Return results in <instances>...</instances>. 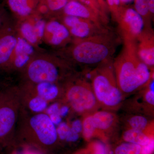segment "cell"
Returning a JSON list of instances; mask_svg holds the SVG:
<instances>
[{
    "instance_id": "cell-36",
    "label": "cell",
    "mask_w": 154,
    "mask_h": 154,
    "mask_svg": "<svg viewBox=\"0 0 154 154\" xmlns=\"http://www.w3.org/2000/svg\"><path fill=\"white\" fill-rule=\"evenodd\" d=\"M69 110V107L68 105H65L60 106L59 110V114L61 117L66 116Z\"/></svg>"
},
{
    "instance_id": "cell-10",
    "label": "cell",
    "mask_w": 154,
    "mask_h": 154,
    "mask_svg": "<svg viewBox=\"0 0 154 154\" xmlns=\"http://www.w3.org/2000/svg\"><path fill=\"white\" fill-rule=\"evenodd\" d=\"M55 17L66 27L73 38H88L100 33L107 28L105 25H99L88 19L79 17L62 14Z\"/></svg>"
},
{
    "instance_id": "cell-35",
    "label": "cell",
    "mask_w": 154,
    "mask_h": 154,
    "mask_svg": "<svg viewBox=\"0 0 154 154\" xmlns=\"http://www.w3.org/2000/svg\"><path fill=\"white\" fill-rule=\"evenodd\" d=\"M51 121L55 125H58L62 122V117L59 114H53L49 116Z\"/></svg>"
},
{
    "instance_id": "cell-26",
    "label": "cell",
    "mask_w": 154,
    "mask_h": 154,
    "mask_svg": "<svg viewBox=\"0 0 154 154\" xmlns=\"http://www.w3.org/2000/svg\"><path fill=\"white\" fill-rule=\"evenodd\" d=\"M57 128V131L59 140H65L68 134L70 127L65 122H61L59 124Z\"/></svg>"
},
{
    "instance_id": "cell-4",
    "label": "cell",
    "mask_w": 154,
    "mask_h": 154,
    "mask_svg": "<svg viewBox=\"0 0 154 154\" xmlns=\"http://www.w3.org/2000/svg\"><path fill=\"white\" fill-rule=\"evenodd\" d=\"M123 42V48L113 61V66L119 88L122 94H128L145 85L151 73L138 56L135 41Z\"/></svg>"
},
{
    "instance_id": "cell-1",
    "label": "cell",
    "mask_w": 154,
    "mask_h": 154,
    "mask_svg": "<svg viewBox=\"0 0 154 154\" xmlns=\"http://www.w3.org/2000/svg\"><path fill=\"white\" fill-rule=\"evenodd\" d=\"M121 38L107 28L88 38H73L69 44L55 52L73 66H99L112 60Z\"/></svg>"
},
{
    "instance_id": "cell-39",
    "label": "cell",
    "mask_w": 154,
    "mask_h": 154,
    "mask_svg": "<svg viewBox=\"0 0 154 154\" xmlns=\"http://www.w3.org/2000/svg\"><path fill=\"white\" fill-rule=\"evenodd\" d=\"M90 1H91V2H93V4H94V5L96 6V7H97V8H99L100 9V7H99V4H98V2H97V0H90ZM103 19H104V18H103Z\"/></svg>"
},
{
    "instance_id": "cell-33",
    "label": "cell",
    "mask_w": 154,
    "mask_h": 154,
    "mask_svg": "<svg viewBox=\"0 0 154 154\" xmlns=\"http://www.w3.org/2000/svg\"><path fill=\"white\" fill-rule=\"evenodd\" d=\"M71 129L74 132L79 134L82 131V122L80 120H76L72 123Z\"/></svg>"
},
{
    "instance_id": "cell-18",
    "label": "cell",
    "mask_w": 154,
    "mask_h": 154,
    "mask_svg": "<svg viewBox=\"0 0 154 154\" xmlns=\"http://www.w3.org/2000/svg\"><path fill=\"white\" fill-rule=\"evenodd\" d=\"M92 116L94 125L101 132L111 130L116 122L115 114L107 110L96 111Z\"/></svg>"
},
{
    "instance_id": "cell-27",
    "label": "cell",
    "mask_w": 154,
    "mask_h": 154,
    "mask_svg": "<svg viewBox=\"0 0 154 154\" xmlns=\"http://www.w3.org/2000/svg\"><path fill=\"white\" fill-rule=\"evenodd\" d=\"M145 99L146 102L149 104L154 106V81H152L149 86V88L146 91L145 94Z\"/></svg>"
},
{
    "instance_id": "cell-17",
    "label": "cell",
    "mask_w": 154,
    "mask_h": 154,
    "mask_svg": "<svg viewBox=\"0 0 154 154\" xmlns=\"http://www.w3.org/2000/svg\"><path fill=\"white\" fill-rule=\"evenodd\" d=\"M28 84L31 86L33 91L38 96L48 103L57 101L62 96V85L61 84L47 82L35 84Z\"/></svg>"
},
{
    "instance_id": "cell-5",
    "label": "cell",
    "mask_w": 154,
    "mask_h": 154,
    "mask_svg": "<svg viewBox=\"0 0 154 154\" xmlns=\"http://www.w3.org/2000/svg\"><path fill=\"white\" fill-rule=\"evenodd\" d=\"M19 85H8L0 89V152L15 147V135L21 108Z\"/></svg>"
},
{
    "instance_id": "cell-8",
    "label": "cell",
    "mask_w": 154,
    "mask_h": 154,
    "mask_svg": "<svg viewBox=\"0 0 154 154\" xmlns=\"http://www.w3.org/2000/svg\"><path fill=\"white\" fill-rule=\"evenodd\" d=\"M19 36L18 22L12 16L0 28V72H8Z\"/></svg>"
},
{
    "instance_id": "cell-12",
    "label": "cell",
    "mask_w": 154,
    "mask_h": 154,
    "mask_svg": "<svg viewBox=\"0 0 154 154\" xmlns=\"http://www.w3.org/2000/svg\"><path fill=\"white\" fill-rule=\"evenodd\" d=\"M20 36L35 48L42 41L46 21L45 17L38 13L27 19L17 21Z\"/></svg>"
},
{
    "instance_id": "cell-23",
    "label": "cell",
    "mask_w": 154,
    "mask_h": 154,
    "mask_svg": "<svg viewBox=\"0 0 154 154\" xmlns=\"http://www.w3.org/2000/svg\"><path fill=\"white\" fill-rule=\"evenodd\" d=\"M129 128L147 131L149 128V122L147 119L141 116H135L128 120Z\"/></svg>"
},
{
    "instance_id": "cell-2",
    "label": "cell",
    "mask_w": 154,
    "mask_h": 154,
    "mask_svg": "<svg viewBox=\"0 0 154 154\" xmlns=\"http://www.w3.org/2000/svg\"><path fill=\"white\" fill-rule=\"evenodd\" d=\"M56 125L44 112L32 113L21 105L15 135V146L34 149L42 154H52L58 143Z\"/></svg>"
},
{
    "instance_id": "cell-37",
    "label": "cell",
    "mask_w": 154,
    "mask_h": 154,
    "mask_svg": "<svg viewBox=\"0 0 154 154\" xmlns=\"http://www.w3.org/2000/svg\"><path fill=\"white\" fill-rule=\"evenodd\" d=\"M150 13L152 18L154 15V0H146Z\"/></svg>"
},
{
    "instance_id": "cell-25",
    "label": "cell",
    "mask_w": 154,
    "mask_h": 154,
    "mask_svg": "<svg viewBox=\"0 0 154 154\" xmlns=\"http://www.w3.org/2000/svg\"><path fill=\"white\" fill-rule=\"evenodd\" d=\"M106 2L112 19L116 22L125 5L121 4L120 0H106Z\"/></svg>"
},
{
    "instance_id": "cell-38",
    "label": "cell",
    "mask_w": 154,
    "mask_h": 154,
    "mask_svg": "<svg viewBox=\"0 0 154 154\" xmlns=\"http://www.w3.org/2000/svg\"><path fill=\"white\" fill-rule=\"evenodd\" d=\"M120 1L122 5H125V4L131 2L134 0H120Z\"/></svg>"
},
{
    "instance_id": "cell-11",
    "label": "cell",
    "mask_w": 154,
    "mask_h": 154,
    "mask_svg": "<svg viewBox=\"0 0 154 154\" xmlns=\"http://www.w3.org/2000/svg\"><path fill=\"white\" fill-rule=\"evenodd\" d=\"M73 38L66 27L57 17L46 21L42 41L57 50L66 47Z\"/></svg>"
},
{
    "instance_id": "cell-7",
    "label": "cell",
    "mask_w": 154,
    "mask_h": 154,
    "mask_svg": "<svg viewBox=\"0 0 154 154\" xmlns=\"http://www.w3.org/2000/svg\"><path fill=\"white\" fill-rule=\"evenodd\" d=\"M62 88V98L75 113L90 115L100 107L91 84L76 74L63 84Z\"/></svg>"
},
{
    "instance_id": "cell-20",
    "label": "cell",
    "mask_w": 154,
    "mask_h": 154,
    "mask_svg": "<svg viewBox=\"0 0 154 154\" xmlns=\"http://www.w3.org/2000/svg\"><path fill=\"white\" fill-rule=\"evenodd\" d=\"M134 8L142 17L144 23V28H152L151 21L152 19L150 13L146 0H134Z\"/></svg>"
},
{
    "instance_id": "cell-30",
    "label": "cell",
    "mask_w": 154,
    "mask_h": 154,
    "mask_svg": "<svg viewBox=\"0 0 154 154\" xmlns=\"http://www.w3.org/2000/svg\"><path fill=\"white\" fill-rule=\"evenodd\" d=\"M60 106L59 103L55 102L50 106L48 105L44 113H46L48 116L53 114H59Z\"/></svg>"
},
{
    "instance_id": "cell-28",
    "label": "cell",
    "mask_w": 154,
    "mask_h": 154,
    "mask_svg": "<svg viewBox=\"0 0 154 154\" xmlns=\"http://www.w3.org/2000/svg\"><path fill=\"white\" fill-rule=\"evenodd\" d=\"M97 2L102 12L105 24H107L108 21L107 14L109 11L107 7L106 0H97Z\"/></svg>"
},
{
    "instance_id": "cell-6",
    "label": "cell",
    "mask_w": 154,
    "mask_h": 154,
    "mask_svg": "<svg viewBox=\"0 0 154 154\" xmlns=\"http://www.w3.org/2000/svg\"><path fill=\"white\" fill-rule=\"evenodd\" d=\"M91 75V86L100 107L107 110L118 109L123 94L117 85L112 60L98 66Z\"/></svg>"
},
{
    "instance_id": "cell-40",
    "label": "cell",
    "mask_w": 154,
    "mask_h": 154,
    "mask_svg": "<svg viewBox=\"0 0 154 154\" xmlns=\"http://www.w3.org/2000/svg\"><path fill=\"white\" fill-rule=\"evenodd\" d=\"M2 82H1V80H0V88H2L3 86H2Z\"/></svg>"
},
{
    "instance_id": "cell-13",
    "label": "cell",
    "mask_w": 154,
    "mask_h": 154,
    "mask_svg": "<svg viewBox=\"0 0 154 154\" xmlns=\"http://www.w3.org/2000/svg\"><path fill=\"white\" fill-rule=\"evenodd\" d=\"M138 56L149 68L154 66V33L152 28H144L135 41Z\"/></svg>"
},
{
    "instance_id": "cell-41",
    "label": "cell",
    "mask_w": 154,
    "mask_h": 154,
    "mask_svg": "<svg viewBox=\"0 0 154 154\" xmlns=\"http://www.w3.org/2000/svg\"><path fill=\"white\" fill-rule=\"evenodd\" d=\"M2 5V4H0V6H1V5Z\"/></svg>"
},
{
    "instance_id": "cell-21",
    "label": "cell",
    "mask_w": 154,
    "mask_h": 154,
    "mask_svg": "<svg viewBox=\"0 0 154 154\" xmlns=\"http://www.w3.org/2000/svg\"><path fill=\"white\" fill-rule=\"evenodd\" d=\"M69 0H41L48 13V18L55 17L61 13Z\"/></svg>"
},
{
    "instance_id": "cell-34",
    "label": "cell",
    "mask_w": 154,
    "mask_h": 154,
    "mask_svg": "<svg viewBox=\"0 0 154 154\" xmlns=\"http://www.w3.org/2000/svg\"><path fill=\"white\" fill-rule=\"evenodd\" d=\"M79 138V134L74 132L71 129H70L65 141L68 142H74L76 141Z\"/></svg>"
},
{
    "instance_id": "cell-9",
    "label": "cell",
    "mask_w": 154,
    "mask_h": 154,
    "mask_svg": "<svg viewBox=\"0 0 154 154\" xmlns=\"http://www.w3.org/2000/svg\"><path fill=\"white\" fill-rule=\"evenodd\" d=\"M116 23L122 41H135L143 31L144 23L134 8L125 5Z\"/></svg>"
},
{
    "instance_id": "cell-19",
    "label": "cell",
    "mask_w": 154,
    "mask_h": 154,
    "mask_svg": "<svg viewBox=\"0 0 154 154\" xmlns=\"http://www.w3.org/2000/svg\"><path fill=\"white\" fill-rule=\"evenodd\" d=\"M123 138L127 142L143 146L149 143L152 138L145 131L129 128L123 134Z\"/></svg>"
},
{
    "instance_id": "cell-3",
    "label": "cell",
    "mask_w": 154,
    "mask_h": 154,
    "mask_svg": "<svg viewBox=\"0 0 154 154\" xmlns=\"http://www.w3.org/2000/svg\"><path fill=\"white\" fill-rule=\"evenodd\" d=\"M73 66L55 53L37 52L19 72L21 82L62 85L75 75Z\"/></svg>"
},
{
    "instance_id": "cell-31",
    "label": "cell",
    "mask_w": 154,
    "mask_h": 154,
    "mask_svg": "<svg viewBox=\"0 0 154 154\" xmlns=\"http://www.w3.org/2000/svg\"><path fill=\"white\" fill-rule=\"evenodd\" d=\"M154 139L152 138L149 142L147 144L143 146L141 149L140 154H152L154 151Z\"/></svg>"
},
{
    "instance_id": "cell-14",
    "label": "cell",
    "mask_w": 154,
    "mask_h": 154,
    "mask_svg": "<svg viewBox=\"0 0 154 154\" xmlns=\"http://www.w3.org/2000/svg\"><path fill=\"white\" fill-rule=\"evenodd\" d=\"M34 49L36 48L19 35L18 44L8 72H21L27 65L32 57L38 52H35Z\"/></svg>"
},
{
    "instance_id": "cell-22",
    "label": "cell",
    "mask_w": 154,
    "mask_h": 154,
    "mask_svg": "<svg viewBox=\"0 0 154 154\" xmlns=\"http://www.w3.org/2000/svg\"><path fill=\"white\" fill-rule=\"evenodd\" d=\"M82 122L83 135L87 140H90L96 134L101 132L96 128L94 125L92 114L86 115Z\"/></svg>"
},
{
    "instance_id": "cell-15",
    "label": "cell",
    "mask_w": 154,
    "mask_h": 154,
    "mask_svg": "<svg viewBox=\"0 0 154 154\" xmlns=\"http://www.w3.org/2000/svg\"><path fill=\"white\" fill-rule=\"evenodd\" d=\"M17 21L27 19L38 13L41 0H3Z\"/></svg>"
},
{
    "instance_id": "cell-16",
    "label": "cell",
    "mask_w": 154,
    "mask_h": 154,
    "mask_svg": "<svg viewBox=\"0 0 154 154\" xmlns=\"http://www.w3.org/2000/svg\"><path fill=\"white\" fill-rule=\"evenodd\" d=\"M60 14L88 19L99 25H105L94 11L77 0H69Z\"/></svg>"
},
{
    "instance_id": "cell-32",
    "label": "cell",
    "mask_w": 154,
    "mask_h": 154,
    "mask_svg": "<svg viewBox=\"0 0 154 154\" xmlns=\"http://www.w3.org/2000/svg\"><path fill=\"white\" fill-rule=\"evenodd\" d=\"M94 154H107L105 145L100 142H97L94 145Z\"/></svg>"
},
{
    "instance_id": "cell-24",
    "label": "cell",
    "mask_w": 154,
    "mask_h": 154,
    "mask_svg": "<svg viewBox=\"0 0 154 154\" xmlns=\"http://www.w3.org/2000/svg\"><path fill=\"white\" fill-rule=\"evenodd\" d=\"M141 146L126 143L119 146L115 151V154H140Z\"/></svg>"
},
{
    "instance_id": "cell-29",
    "label": "cell",
    "mask_w": 154,
    "mask_h": 154,
    "mask_svg": "<svg viewBox=\"0 0 154 154\" xmlns=\"http://www.w3.org/2000/svg\"><path fill=\"white\" fill-rule=\"evenodd\" d=\"M12 16L8 14L3 5L0 6V28Z\"/></svg>"
},
{
    "instance_id": "cell-42",
    "label": "cell",
    "mask_w": 154,
    "mask_h": 154,
    "mask_svg": "<svg viewBox=\"0 0 154 154\" xmlns=\"http://www.w3.org/2000/svg\"><path fill=\"white\" fill-rule=\"evenodd\" d=\"M1 88H0V89H1Z\"/></svg>"
}]
</instances>
